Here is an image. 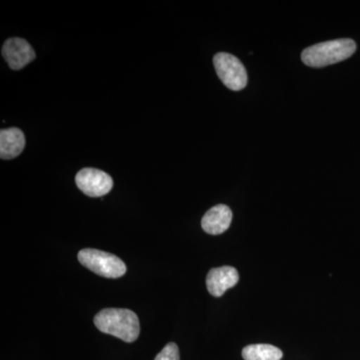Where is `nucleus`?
<instances>
[{
    "label": "nucleus",
    "instance_id": "4",
    "mask_svg": "<svg viewBox=\"0 0 360 360\" xmlns=\"http://www.w3.org/2000/svg\"><path fill=\"white\" fill-rule=\"evenodd\" d=\"M215 71L227 89L239 91L248 84V72L245 65L232 54L219 52L213 58Z\"/></svg>",
    "mask_w": 360,
    "mask_h": 360
},
{
    "label": "nucleus",
    "instance_id": "5",
    "mask_svg": "<svg viewBox=\"0 0 360 360\" xmlns=\"http://www.w3.org/2000/svg\"><path fill=\"white\" fill-rule=\"evenodd\" d=\"M75 184L85 195L89 198H101L110 193L113 180L110 175L103 170L84 168L75 176Z\"/></svg>",
    "mask_w": 360,
    "mask_h": 360
},
{
    "label": "nucleus",
    "instance_id": "7",
    "mask_svg": "<svg viewBox=\"0 0 360 360\" xmlns=\"http://www.w3.org/2000/svg\"><path fill=\"white\" fill-rule=\"evenodd\" d=\"M239 281L238 270L232 266H221L210 269L206 277V286L210 295L220 297L225 291L234 288Z\"/></svg>",
    "mask_w": 360,
    "mask_h": 360
},
{
    "label": "nucleus",
    "instance_id": "3",
    "mask_svg": "<svg viewBox=\"0 0 360 360\" xmlns=\"http://www.w3.org/2000/svg\"><path fill=\"white\" fill-rule=\"evenodd\" d=\"M77 257L84 267L106 278H120L127 274V265L112 253L85 248L79 251Z\"/></svg>",
    "mask_w": 360,
    "mask_h": 360
},
{
    "label": "nucleus",
    "instance_id": "11",
    "mask_svg": "<svg viewBox=\"0 0 360 360\" xmlns=\"http://www.w3.org/2000/svg\"><path fill=\"white\" fill-rule=\"evenodd\" d=\"M155 360H180L179 347L174 342L168 343Z\"/></svg>",
    "mask_w": 360,
    "mask_h": 360
},
{
    "label": "nucleus",
    "instance_id": "1",
    "mask_svg": "<svg viewBox=\"0 0 360 360\" xmlns=\"http://www.w3.org/2000/svg\"><path fill=\"white\" fill-rule=\"evenodd\" d=\"M94 324L105 335L115 336L125 342H134L141 333L139 317L127 309H105L94 317Z\"/></svg>",
    "mask_w": 360,
    "mask_h": 360
},
{
    "label": "nucleus",
    "instance_id": "8",
    "mask_svg": "<svg viewBox=\"0 0 360 360\" xmlns=\"http://www.w3.org/2000/svg\"><path fill=\"white\" fill-rule=\"evenodd\" d=\"M232 212L229 206L219 205L213 206L201 220L203 231L212 236L224 233L231 226Z\"/></svg>",
    "mask_w": 360,
    "mask_h": 360
},
{
    "label": "nucleus",
    "instance_id": "2",
    "mask_svg": "<svg viewBox=\"0 0 360 360\" xmlns=\"http://www.w3.org/2000/svg\"><path fill=\"white\" fill-rule=\"evenodd\" d=\"M356 51L352 39H342L321 42L307 47L302 51V59L310 68H324L345 60Z\"/></svg>",
    "mask_w": 360,
    "mask_h": 360
},
{
    "label": "nucleus",
    "instance_id": "6",
    "mask_svg": "<svg viewBox=\"0 0 360 360\" xmlns=\"http://www.w3.org/2000/svg\"><path fill=\"white\" fill-rule=\"evenodd\" d=\"M2 56L13 70H22L37 58L34 49L25 39L13 37L7 39L2 46Z\"/></svg>",
    "mask_w": 360,
    "mask_h": 360
},
{
    "label": "nucleus",
    "instance_id": "10",
    "mask_svg": "<svg viewBox=\"0 0 360 360\" xmlns=\"http://www.w3.org/2000/svg\"><path fill=\"white\" fill-rule=\"evenodd\" d=\"M283 356V352L271 345H251L243 349L245 360H281Z\"/></svg>",
    "mask_w": 360,
    "mask_h": 360
},
{
    "label": "nucleus",
    "instance_id": "9",
    "mask_svg": "<svg viewBox=\"0 0 360 360\" xmlns=\"http://www.w3.org/2000/svg\"><path fill=\"white\" fill-rule=\"evenodd\" d=\"M25 148V136L16 127L1 129L0 131V158L13 160L22 153Z\"/></svg>",
    "mask_w": 360,
    "mask_h": 360
}]
</instances>
